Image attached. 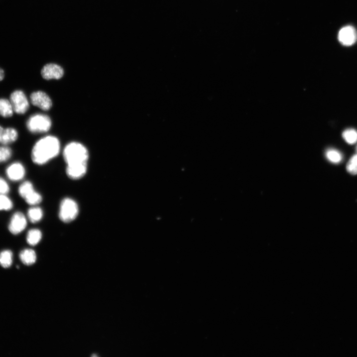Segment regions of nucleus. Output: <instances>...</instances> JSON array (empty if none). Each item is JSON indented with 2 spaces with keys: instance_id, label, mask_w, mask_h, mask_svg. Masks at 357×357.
I'll list each match as a JSON object with an SVG mask.
<instances>
[{
  "instance_id": "nucleus-14",
  "label": "nucleus",
  "mask_w": 357,
  "mask_h": 357,
  "mask_svg": "<svg viewBox=\"0 0 357 357\" xmlns=\"http://www.w3.org/2000/svg\"><path fill=\"white\" fill-rule=\"evenodd\" d=\"M20 258L23 263L27 265L34 264L36 260V254L34 251L30 249H26L20 254Z\"/></svg>"
},
{
  "instance_id": "nucleus-13",
  "label": "nucleus",
  "mask_w": 357,
  "mask_h": 357,
  "mask_svg": "<svg viewBox=\"0 0 357 357\" xmlns=\"http://www.w3.org/2000/svg\"><path fill=\"white\" fill-rule=\"evenodd\" d=\"M14 111L10 100L0 98V116L4 118L13 116Z\"/></svg>"
},
{
  "instance_id": "nucleus-17",
  "label": "nucleus",
  "mask_w": 357,
  "mask_h": 357,
  "mask_svg": "<svg viewBox=\"0 0 357 357\" xmlns=\"http://www.w3.org/2000/svg\"><path fill=\"white\" fill-rule=\"evenodd\" d=\"M13 253L6 250L0 253V264L4 268L10 267L13 262Z\"/></svg>"
},
{
  "instance_id": "nucleus-22",
  "label": "nucleus",
  "mask_w": 357,
  "mask_h": 357,
  "mask_svg": "<svg viewBox=\"0 0 357 357\" xmlns=\"http://www.w3.org/2000/svg\"><path fill=\"white\" fill-rule=\"evenodd\" d=\"M13 152L11 148L7 146L0 147V163L8 162L12 157Z\"/></svg>"
},
{
  "instance_id": "nucleus-21",
  "label": "nucleus",
  "mask_w": 357,
  "mask_h": 357,
  "mask_svg": "<svg viewBox=\"0 0 357 357\" xmlns=\"http://www.w3.org/2000/svg\"><path fill=\"white\" fill-rule=\"evenodd\" d=\"M13 207V201L7 195H0V211H10Z\"/></svg>"
},
{
  "instance_id": "nucleus-12",
  "label": "nucleus",
  "mask_w": 357,
  "mask_h": 357,
  "mask_svg": "<svg viewBox=\"0 0 357 357\" xmlns=\"http://www.w3.org/2000/svg\"><path fill=\"white\" fill-rule=\"evenodd\" d=\"M19 133L13 128H3L0 126V144L7 146L17 141Z\"/></svg>"
},
{
  "instance_id": "nucleus-27",
  "label": "nucleus",
  "mask_w": 357,
  "mask_h": 357,
  "mask_svg": "<svg viewBox=\"0 0 357 357\" xmlns=\"http://www.w3.org/2000/svg\"></svg>"
},
{
  "instance_id": "nucleus-2",
  "label": "nucleus",
  "mask_w": 357,
  "mask_h": 357,
  "mask_svg": "<svg viewBox=\"0 0 357 357\" xmlns=\"http://www.w3.org/2000/svg\"><path fill=\"white\" fill-rule=\"evenodd\" d=\"M63 157L67 165L88 163L89 154L83 145L79 142H71L65 147Z\"/></svg>"
},
{
  "instance_id": "nucleus-19",
  "label": "nucleus",
  "mask_w": 357,
  "mask_h": 357,
  "mask_svg": "<svg viewBox=\"0 0 357 357\" xmlns=\"http://www.w3.org/2000/svg\"><path fill=\"white\" fill-rule=\"evenodd\" d=\"M327 159L333 163L338 164L340 163L343 160L342 154L338 151L335 149H329L325 153Z\"/></svg>"
},
{
  "instance_id": "nucleus-6",
  "label": "nucleus",
  "mask_w": 357,
  "mask_h": 357,
  "mask_svg": "<svg viewBox=\"0 0 357 357\" xmlns=\"http://www.w3.org/2000/svg\"><path fill=\"white\" fill-rule=\"evenodd\" d=\"M28 225L27 219L25 214L20 211L16 212L11 218L8 229L13 235L21 234L26 228Z\"/></svg>"
},
{
  "instance_id": "nucleus-24",
  "label": "nucleus",
  "mask_w": 357,
  "mask_h": 357,
  "mask_svg": "<svg viewBox=\"0 0 357 357\" xmlns=\"http://www.w3.org/2000/svg\"><path fill=\"white\" fill-rule=\"evenodd\" d=\"M346 169L350 174L357 175V154L350 159L347 164Z\"/></svg>"
},
{
  "instance_id": "nucleus-20",
  "label": "nucleus",
  "mask_w": 357,
  "mask_h": 357,
  "mask_svg": "<svg viewBox=\"0 0 357 357\" xmlns=\"http://www.w3.org/2000/svg\"><path fill=\"white\" fill-rule=\"evenodd\" d=\"M342 137L348 144H355L357 142V131L353 129H347L343 132Z\"/></svg>"
},
{
  "instance_id": "nucleus-7",
  "label": "nucleus",
  "mask_w": 357,
  "mask_h": 357,
  "mask_svg": "<svg viewBox=\"0 0 357 357\" xmlns=\"http://www.w3.org/2000/svg\"><path fill=\"white\" fill-rule=\"evenodd\" d=\"M30 100L34 106L44 111L49 110L52 105L50 97L46 93L41 91L32 93L30 96Z\"/></svg>"
},
{
  "instance_id": "nucleus-15",
  "label": "nucleus",
  "mask_w": 357,
  "mask_h": 357,
  "mask_svg": "<svg viewBox=\"0 0 357 357\" xmlns=\"http://www.w3.org/2000/svg\"><path fill=\"white\" fill-rule=\"evenodd\" d=\"M43 217V212L40 207L33 206L28 210V218L32 223L36 224L40 222Z\"/></svg>"
},
{
  "instance_id": "nucleus-11",
  "label": "nucleus",
  "mask_w": 357,
  "mask_h": 357,
  "mask_svg": "<svg viewBox=\"0 0 357 357\" xmlns=\"http://www.w3.org/2000/svg\"><path fill=\"white\" fill-rule=\"evenodd\" d=\"M87 170V163L69 164L66 166V173L70 179L79 180L85 176Z\"/></svg>"
},
{
  "instance_id": "nucleus-23",
  "label": "nucleus",
  "mask_w": 357,
  "mask_h": 357,
  "mask_svg": "<svg viewBox=\"0 0 357 357\" xmlns=\"http://www.w3.org/2000/svg\"><path fill=\"white\" fill-rule=\"evenodd\" d=\"M26 202L32 206H36L41 202L42 197L35 190L25 199Z\"/></svg>"
},
{
  "instance_id": "nucleus-5",
  "label": "nucleus",
  "mask_w": 357,
  "mask_h": 357,
  "mask_svg": "<svg viewBox=\"0 0 357 357\" xmlns=\"http://www.w3.org/2000/svg\"><path fill=\"white\" fill-rule=\"evenodd\" d=\"M14 111L18 114H25L30 108V103L25 94L21 90L13 92L10 98Z\"/></svg>"
},
{
  "instance_id": "nucleus-16",
  "label": "nucleus",
  "mask_w": 357,
  "mask_h": 357,
  "mask_svg": "<svg viewBox=\"0 0 357 357\" xmlns=\"http://www.w3.org/2000/svg\"><path fill=\"white\" fill-rule=\"evenodd\" d=\"M42 237L41 231L38 229H32L29 231L27 235V241L32 246L37 245L41 241Z\"/></svg>"
},
{
  "instance_id": "nucleus-8",
  "label": "nucleus",
  "mask_w": 357,
  "mask_h": 357,
  "mask_svg": "<svg viewBox=\"0 0 357 357\" xmlns=\"http://www.w3.org/2000/svg\"><path fill=\"white\" fill-rule=\"evenodd\" d=\"M26 173V168L20 162H15L11 164L6 169L7 178L14 182L22 180L25 177Z\"/></svg>"
},
{
  "instance_id": "nucleus-9",
  "label": "nucleus",
  "mask_w": 357,
  "mask_h": 357,
  "mask_svg": "<svg viewBox=\"0 0 357 357\" xmlns=\"http://www.w3.org/2000/svg\"><path fill=\"white\" fill-rule=\"evenodd\" d=\"M64 73V69L61 66L51 63L44 65L41 72L43 78L47 80L60 79Z\"/></svg>"
},
{
  "instance_id": "nucleus-25",
  "label": "nucleus",
  "mask_w": 357,
  "mask_h": 357,
  "mask_svg": "<svg viewBox=\"0 0 357 357\" xmlns=\"http://www.w3.org/2000/svg\"><path fill=\"white\" fill-rule=\"evenodd\" d=\"M10 191V188L7 182L0 177V195H7Z\"/></svg>"
},
{
  "instance_id": "nucleus-26",
  "label": "nucleus",
  "mask_w": 357,
  "mask_h": 357,
  "mask_svg": "<svg viewBox=\"0 0 357 357\" xmlns=\"http://www.w3.org/2000/svg\"><path fill=\"white\" fill-rule=\"evenodd\" d=\"M5 77L4 71L1 68H0V81H2Z\"/></svg>"
},
{
  "instance_id": "nucleus-18",
  "label": "nucleus",
  "mask_w": 357,
  "mask_h": 357,
  "mask_svg": "<svg viewBox=\"0 0 357 357\" xmlns=\"http://www.w3.org/2000/svg\"><path fill=\"white\" fill-rule=\"evenodd\" d=\"M35 191L32 183L30 181H25L19 187L18 192L24 199Z\"/></svg>"
},
{
  "instance_id": "nucleus-3",
  "label": "nucleus",
  "mask_w": 357,
  "mask_h": 357,
  "mask_svg": "<svg viewBox=\"0 0 357 357\" xmlns=\"http://www.w3.org/2000/svg\"><path fill=\"white\" fill-rule=\"evenodd\" d=\"M26 126L28 130L32 133H43L50 130L52 126V121L47 115L37 113L29 117L27 121Z\"/></svg>"
},
{
  "instance_id": "nucleus-4",
  "label": "nucleus",
  "mask_w": 357,
  "mask_h": 357,
  "mask_svg": "<svg viewBox=\"0 0 357 357\" xmlns=\"http://www.w3.org/2000/svg\"><path fill=\"white\" fill-rule=\"evenodd\" d=\"M79 208L77 202L70 198H64L60 204L59 216L63 223H69L77 218Z\"/></svg>"
},
{
  "instance_id": "nucleus-10",
  "label": "nucleus",
  "mask_w": 357,
  "mask_h": 357,
  "mask_svg": "<svg viewBox=\"0 0 357 357\" xmlns=\"http://www.w3.org/2000/svg\"><path fill=\"white\" fill-rule=\"evenodd\" d=\"M338 38L343 45L351 46L357 40V31L352 26H346L339 31Z\"/></svg>"
},
{
  "instance_id": "nucleus-1",
  "label": "nucleus",
  "mask_w": 357,
  "mask_h": 357,
  "mask_svg": "<svg viewBox=\"0 0 357 357\" xmlns=\"http://www.w3.org/2000/svg\"><path fill=\"white\" fill-rule=\"evenodd\" d=\"M60 151L59 139L54 136H46L35 143L32 152V160L35 164L42 165L56 158Z\"/></svg>"
}]
</instances>
